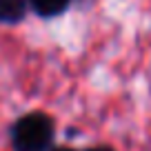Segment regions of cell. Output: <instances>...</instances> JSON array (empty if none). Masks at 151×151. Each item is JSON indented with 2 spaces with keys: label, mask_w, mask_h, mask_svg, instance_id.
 Listing matches in <instances>:
<instances>
[{
  "label": "cell",
  "mask_w": 151,
  "mask_h": 151,
  "mask_svg": "<svg viewBox=\"0 0 151 151\" xmlns=\"http://www.w3.org/2000/svg\"><path fill=\"white\" fill-rule=\"evenodd\" d=\"M31 7L40 16H58L69 7V0H31Z\"/></svg>",
  "instance_id": "3"
},
{
  "label": "cell",
  "mask_w": 151,
  "mask_h": 151,
  "mask_svg": "<svg viewBox=\"0 0 151 151\" xmlns=\"http://www.w3.org/2000/svg\"><path fill=\"white\" fill-rule=\"evenodd\" d=\"M89 151H113V149H109V147H93V149H89Z\"/></svg>",
  "instance_id": "4"
},
{
  "label": "cell",
  "mask_w": 151,
  "mask_h": 151,
  "mask_svg": "<svg viewBox=\"0 0 151 151\" xmlns=\"http://www.w3.org/2000/svg\"><path fill=\"white\" fill-rule=\"evenodd\" d=\"M51 151H73V149H69V147H58V149H51Z\"/></svg>",
  "instance_id": "5"
},
{
  "label": "cell",
  "mask_w": 151,
  "mask_h": 151,
  "mask_svg": "<svg viewBox=\"0 0 151 151\" xmlns=\"http://www.w3.org/2000/svg\"><path fill=\"white\" fill-rule=\"evenodd\" d=\"M16 151H45L53 138V124L45 113H27L14 127Z\"/></svg>",
  "instance_id": "1"
},
{
  "label": "cell",
  "mask_w": 151,
  "mask_h": 151,
  "mask_svg": "<svg viewBox=\"0 0 151 151\" xmlns=\"http://www.w3.org/2000/svg\"><path fill=\"white\" fill-rule=\"evenodd\" d=\"M27 11V0H0V20L18 22Z\"/></svg>",
  "instance_id": "2"
}]
</instances>
